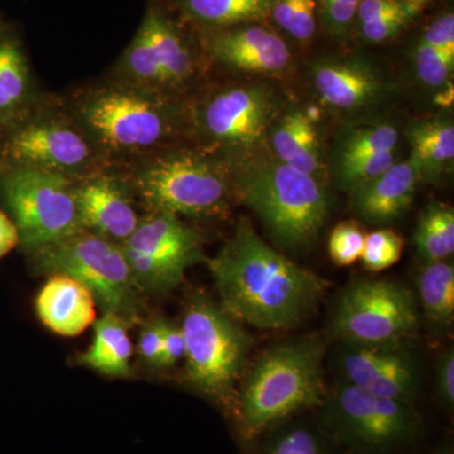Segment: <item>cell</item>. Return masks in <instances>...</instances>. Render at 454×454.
I'll return each mask as SVG.
<instances>
[{
	"mask_svg": "<svg viewBox=\"0 0 454 454\" xmlns=\"http://www.w3.org/2000/svg\"><path fill=\"white\" fill-rule=\"evenodd\" d=\"M214 278L221 309L235 321L286 330L315 312L330 282L265 243L247 217L231 238L205 262Z\"/></svg>",
	"mask_w": 454,
	"mask_h": 454,
	"instance_id": "cell-1",
	"label": "cell"
},
{
	"mask_svg": "<svg viewBox=\"0 0 454 454\" xmlns=\"http://www.w3.org/2000/svg\"><path fill=\"white\" fill-rule=\"evenodd\" d=\"M62 98L114 168L188 142L187 100L109 77L74 89Z\"/></svg>",
	"mask_w": 454,
	"mask_h": 454,
	"instance_id": "cell-2",
	"label": "cell"
},
{
	"mask_svg": "<svg viewBox=\"0 0 454 454\" xmlns=\"http://www.w3.org/2000/svg\"><path fill=\"white\" fill-rule=\"evenodd\" d=\"M325 343L318 337L286 340L262 352L245 372L235 426L255 441L303 411L324 404Z\"/></svg>",
	"mask_w": 454,
	"mask_h": 454,
	"instance_id": "cell-3",
	"label": "cell"
},
{
	"mask_svg": "<svg viewBox=\"0 0 454 454\" xmlns=\"http://www.w3.org/2000/svg\"><path fill=\"white\" fill-rule=\"evenodd\" d=\"M118 169L145 214L220 219L236 200L231 167L191 142L167 146Z\"/></svg>",
	"mask_w": 454,
	"mask_h": 454,
	"instance_id": "cell-4",
	"label": "cell"
},
{
	"mask_svg": "<svg viewBox=\"0 0 454 454\" xmlns=\"http://www.w3.org/2000/svg\"><path fill=\"white\" fill-rule=\"evenodd\" d=\"M210 59L192 27L151 0L133 40L106 77L145 91L188 100L206 85Z\"/></svg>",
	"mask_w": 454,
	"mask_h": 454,
	"instance_id": "cell-5",
	"label": "cell"
},
{
	"mask_svg": "<svg viewBox=\"0 0 454 454\" xmlns=\"http://www.w3.org/2000/svg\"><path fill=\"white\" fill-rule=\"evenodd\" d=\"M282 112L265 83H206L187 100L188 142L234 169L262 153Z\"/></svg>",
	"mask_w": 454,
	"mask_h": 454,
	"instance_id": "cell-6",
	"label": "cell"
},
{
	"mask_svg": "<svg viewBox=\"0 0 454 454\" xmlns=\"http://www.w3.org/2000/svg\"><path fill=\"white\" fill-rule=\"evenodd\" d=\"M232 172L236 199L258 215L278 243L300 249L316 240L330 212L322 179L262 153Z\"/></svg>",
	"mask_w": 454,
	"mask_h": 454,
	"instance_id": "cell-7",
	"label": "cell"
},
{
	"mask_svg": "<svg viewBox=\"0 0 454 454\" xmlns=\"http://www.w3.org/2000/svg\"><path fill=\"white\" fill-rule=\"evenodd\" d=\"M181 330L186 342L184 380L235 423L252 340L238 321L201 293L188 300Z\"/></svg>",
	"mask_w": 454,
	"mask_h": 454,
	"instance_id": "cell-8",
	"label": "cell"
},
{
	"mask_svg": "<svg viewBox=\"0 0 454 454\" xmlns=\"http://www.w3.org/2000/svg\"><path fill=\"white\" fill-rule=\"evenodd\" d=\"M0 163L32 167L73 181L114 168L56 95H46L26 121L0 139Z\"/></svg>",
	"mask_w": 454,
	"mask_h": 454,
	"instance_id": "cell-9",
	"label": "cell"
},
{
	"mask_svg": "<svg viewBox=\"0 0 454 454\" xmlns=\"http://www.w3.org/2000/svg\"><path fill=\"white\" fill-rule=\"evenodd\" d=\"M35 273L65 274L82 283L104 313L128 325L142 318L140 292L121 244L80 230L27 256Z\"/></svg>",
	"mask_w": 454,
	"mask_h": 454,
	"instance_id": "cell-10",
	"label": "cell"
},
{
	"mask_svg": "<svg viewBox=\"0 0 454 454\" xmlns=\"http://www.w3.org/2000/svg\"><path fill=\"white\" fill-rule=\"evenodd\" d=\"M318 409L325 434L360 454L396 452L423 432L422 418L413 404L345 380L334 385Z\"/></svg>",
	"mask_w": 454,
	"mask_h": 454,
	"instance_id": "cell-11",
	"label": "cell"
},
{
	"mask_svg": "<svg viewBox=\"0 0 454 454\" xmlns=\"http://www.w3.org/2000/svg\"><path fill=\"white\" fill-rule=\"evenodd\" d=\"M74 184L56 173L0 163V203L17 226L26 256L82 230Z\"/></svg>",
	"mask_w": 454,
	"mask_h": 454,
	"instance_id": "cell-12",
	"label": "cell"
},
{
	"mask_svg": "<svg viewBox=\"0 0 454 454\" xmlns=\"http://www.w3.org/2000/svg\"><path fill=\"white\" fill-rule=\"evenodd\" d=\"M121 247L139 291L151 294L177 288L188 269L206 259L199 230L167 212H146Z\"/></svg>",
	"mask_w": 454,
	"mask_h": 454,
	"instance_id": "cell-13",
	"label": "cell"
},
{
	"mask_svg": "<svg viewBox=\"0 0 454 454\" xmlns=\"http://www.w3.org/2000/svg\"><path fill=\"white\" fill-rule=\"evenodd\" d=\"M420 325L419 307L411 289L389 279H360L340 293L331 328L339 340H405Z\"/></svg>",
	"mask_w": 454,
	"mask_h": 454,
	"instance_id": "cell-14",
	"label": "cell"
},
{
	"mask_svg": "<svg viewBox=\"0 0 454 454\" xmlns=\"http://www.w3.org/2000/svg\"><path fill=\"white\" fill-rule=\"evenodd\" d=\"M337 364L345 381L360 389L413 405L419 394V367L404 340H340Z\"/></svg>",
	"mask_w": 454,
	"mask_h": 454,
	"instance_id": "cell-15",
	"label": "cell"
},
{
	"mask_svg": "<svg viewBox=\"0 0 454 454\" xmlns=\"http://www.w3.org/2000/svg\"><path fill=\"white\" fill-rule=\"evenodd\" d=\"M74 192L82 229L113 243L127 241L145 216L129 181L118 168L74 181Z\"/></svg>",
	"mask_w": 454,
	"mask_h": 454,
	"instance_id": "cell-16",
	"label": "cell"
},
{
	"mask_svg": "<svg viewBox=\"0 0 454 454\" xmlns=\"http://www.w3.org/2000/svg\"><path fill=\"white\" fill-rule=\"evenodd\" d=\"M196 33L211 64L227 70L278 74L284 73L292 62L288 44L276 32L259 23Z\"/></svg>",
	"mask_w": 454,
	"mask_h": 454,
	"instance_id": "cell-17",
	"label": "cell"
},
{
	"mask_svg": "<svg viewBox=\"0 0 454 454\" xmlns=\"http://www.w3.org/2000/svg\"><path fill=\"white\" fill-rule=\"evenodd\" d=\"M312 82L325 106L345 114L370 109L389 89L380 71L360 57H328L316 62Z\"/></svg>",
	"mask_w": 454,
	"mask_h": 454,
	"instance_id": "cell-18",
	"label": "cell"
},
{
	"mask_svg": "<svg viewBox=\"0 0 454 454\" xmlns=\"http://www.w3.org/2000/svg\"><path fill=\"white\" fill-rule=\"evenodd\" d=\"M46 94L33 79L25 47L9 29L0 31V139L28 118Z\"/></svg>",
	"mask_w": 454,
	"mask_h": 454,
	"instance_id": "cell-19",
	"label": "cell"
},
{
	"mask_svg": "<svg viewBox=\"0 0 454 454\" xmlns=\"http://www.w3.org/2000/svg\"><path fill=\"white\" fill-rule=\"evenodd\" d=\"M419 182L411 160L395 162L378 177L349 191L352 210L372 225L394 223L411 207Z\"/></svg>",
	"mask_w": 454,
	"mask_h": 454,
	"instance_id": "cell-20",
	"label": "cell"
},
{
	"mask_svg": "<svg viewBox=\"0 0 454 454\" xmlns=\"http://www.w3.org/2000/svg\"><path fill=\"white\" fill-rule=\"evenodd\" d=\"M97 301L92 293L73 277L49 276L35 298V312L50 331L76 337L97 321Z\"/></svg>",
	"mask_w": 454,
	"mask_h": 454,
	"instance_id": "cell-21",
	"label": "cell"
},
{
	"mask_svg": "<svg viewBox=\"0 0 454 454\" xmlns=\"http://www.w3.org/2000/svg\"><path fill=\"white\" fill-rule=\"evenodd\" d=\"M274 157L304 175L321 178L324 149L315 119L309 112L295 107L280 113L269 131Z\"/></svg>",
	"mask_w": 454,
	"mask_h": 454,
	"instance_id": "cell-22",
	"label": "cell"
},
{
	"mask_svg": "<svg viewBox=\"0 0 454 454\" xmlns=\"http://www.w3.org/2000/svg\"><path fill=\"white\" fill-rule=\"evenodd\" d=\"M195 31L250 25L270 14L273 0H162Z\"/></svg>",
	"mask_w": 454,
	"mask_h": 454,
	"instance_id": "cell-23",
	"label": "cell"
},
{
	"mask_svg": "<svg viewBox=\"0 0 454 454\" xmlns=\"http://www.w3.org/2000/svg\"><path fill=\"white\" fill-rule=\"evenodd\" d=\"M411 145V162L420 181L434 182L452 168L454 125L452 119L438 115L414 122L406 130Z\"/></svg>",
	"mask_w": 454,
	"mask_h": 454,
	"instance_id": "cell-24",
	"label": "cell"
},
{
	"mask_svg": "<svg viewBox=\"0 0 454 454\" xmlns=\"http://www.w3.org/2000/svg\"><path fill=\"white\" fill-rule=\"evenodd\" d=\"M128 330L129 325L121 317L104 313L95 321L91 346L76 357L77 365L112 378H129L133 345Z\"/></svg>",
	"mask_w": 454,
	"mask_h": 454,
	"instance_id": "cell-25",
	"label": "cell"
},
{
	"mask_svg": "<svg viewBox=\"0 0 454 454\" xmlns=\"http://www.w3.org/2000/svg\"><path fill=\"white\" fill-rule=\"evenodd\" d=\"M417 288L424 315L439 328L454 322V265L452 260L424 262L417 274Z\"/></svg>",
	"mask_w": 454,
	"mask_h": 454,
	"instance_id": "cell-26",
	"label": "cell"
},
{
	"mask_svg": "<svg viewBox=\"0 0 454 454\" xmlns=\"http://www.w3.org/2000/svg\"><path fill=\"white\" fill-rule=\"evenodd\" d=\"M414 245L424 262H442L454 253V211L443 202L427 206L418 220Z\"/></svg>",
	"mask_w": 454,
	"mask_h": 454,
	"instance_id": "cell-27",
	"label": "cell"
},
{
	"mask_svg": "<svg viewBox=\"0 0 454 454\" xmlns=\"http://www.w3.org/2000/svg\"><path fill=\"white\" fill-rule=\"evenodd\" d=\"M397 143L399 131L389 122L352 128L343 133L337 145L334 167L381 152H395Z\"/></svg>",
	"mask_w": 454,
	"mask_h": 454,
	"instance_id": "cell-28",
	"label": "cell"
},
{
	"mask_svg": "<svg viewBox=\"0 0 454 454\" xmlns=\"http://www.w3.org/2000/svg\"><path fill=\"white\" fill-rule=\"evenodd\" d=\"M267 434L256 454H331L324 433L309 424L284 423Z\"/></svg>",
	"mask_w": 454,
	"mask_h": 454,
	"instance_id": "cell-29",
	"label": "cell"
},
{
	"mask_svg": "<svg viewBox=\"0 0 454 454\" xmlns=\"http://www.w3.org/2000/svg\"><path fill=\"white\" fill-rule=\"evenodd\" d=\"M317 0H273L270 16L294 40L309 41L317 29Z\"/></svg>",
	"mask_w": 454,
	"mask_h": 454,
	"instance_id": "cell-30",
	"label": "cell"
},
{
	"mask_svg": "<svg viewBox=\"0 0 454 454\" xmlns=\"http://www.w3.org/2000/svg\"><path fill=\"white\" fill-rule=\"evenodd\" d=\"M403 247L404 240L395 231L389 229L376 230L365 236L360 259L367 270L382 271L399 262Z\"/></svg>",
	"mask_w": 454,
	"mask_h": 454,
	"instance_id": "cell-31",
	"label": "cell"
},
{
	"mask_svg": "<svg viewBox=\"0 0 454 454\" xmlns=\"http://www.w3.org/2000/svg\"><path fill=\"white\" fill-rule=\"evenodd\" d=\"M395 163V152H381L360 160L340 164L334 167L337 186L345 191H352L355 187L378 177L385 170Z\"/></svg>",
	"mask_w": 454,
	"mask_h": 454,
	"instance_id": "cell-32",
	"label": "cell"
},
{
	"mask_svg": "<svg viewBox=\"0 0 454 454\" xmlns=\"http://www.w3.org/2000/svg\"><path fill=\"white\" fill-rule=\"evenodd\" d=\"M418 76L429 88H442L450 82L454 68V57L433 49L422 40L414 51Z\"/></svg>",
	"mask_w": 454,
	"mask_h": 454,
	"instance_id": "cell-33",
	"label": "cell"
},
{
	"mask_svg": "<svg viewBox=\"0 0 454 454\" xmlns=\"http://www.w3.org/2000/svg\"><path fill=\"white\" fill-rule=\"evenodd\" d=\"M365 232L352 221H345L334 226L328 239V253L334 264L349 267L355 264L363 254Z\"/></svg>",
	"mask_w": 454,
	"mask_h": 454,
	"instance_id": "cell-34",
	"label": "cell"
},
{
	"mask_svg": "<svg viewBox=\"0 0 454 454\" xmlns=\"http://www.w3.org/2000/svg\"><path fill=\"white\" fill-rule=\"evenodd\" d=\"M419 9L417 5L405 3L395 11L382 14L365 25L357 26L361 38L367 43H381V42L389 41L413 22Z\"/></svg>",
	"mask_w": 454,
	"mask_h": 454,
	"instance_id": "cell-35",
	"label": "cell"
},
{
	"mask_svg": "<svg viewBox=\"0 0 454 454\" xmlns=\"http://www.w3.org/2000/svg\"><path fill=\"white\" fill-rule=\"evenodd\" d=\"M361 0H317L322 23L336 40L349 37L356 25V14Z\"/></svg>",
	"mask_w": 454,
	"mask_h": 454,
	"instance_id": "cell-36",
	"label": "cell"
},
{
	"mask_svg": "<svg viewBox=\"0 0 454 454\" xmlns=\"http://www.w3.org/2000/svg\"><path fill=\"white\" fill-rule=\"evenodd\" d=\"M164 319H152L146 322L138 340L139 356L148 365L160 367L162 355Z\"/></svg>",
	"mask_w": 454,
	"mask_h": 454,
	"instance_id": "cell-37",
	"label": "cell"
},
{
	"mask_svg": "<svg viewBox=\"0 0 454 454\" xmlns=\"http://www.w3.org/2000/svg\"><path fill=\"white\" fill-rule=\"evenodd\" d=\"M422 41L432 46L433 49L454 57V16L452 12L437 18L424 32Z\"/></svg>",
	"mask_w": 454,
	"mask_h": 454,
	"instance_id": "cell-38",
	"label": "cell"
},
{
	"mask_svg": "<svg viewBox=\"0 0 454 454\" xmlns=\"http://www.w3.org/2000/svg\"><path fill=\"white\" fill-rule=\"evenodd\" d=\"M186 354V342L181 325L164 321L162 355H160V367H172L184 358Z\"/></svg>",
	"mask_w": 454,
	"mask_h": 454,
	"instance_id": "cell-39",
	"label": "cell"
},
{
	"mask_svg": "<svg viewBox=\"0 0 454 454\" xmlns=\"http://www.w3.org/2000/svg\"><path fill=\"white\" fill-rule=\"evenodd\" d=\"M435 384L437 394L441 402L452 409L454 404V352L453 348H448L438 358L437 372H435Z\"/></svg>",
	"mask_w": 454,
	"mask_h": 454,
	"instance_id": "cell-40",
	"label": "cell"
},
{
	"mask_svg": "<svg viewBox=\"0 0 454 454\" xmlns=\"http://www.w3.org/2000/svg\"><path fill=\"white\" fill-rule=\"evenodd\" d=\"M17 247H20L17 226L8 216L7 212L0 210V259L4 258Z\"/></svg>",
	"mask_w": 454,
	"mask_h": 454,
	"instance_id": "cell-41",
	"label": "cell"
},
{
	"mask_svg": "<svg viewBox=\"0 0 454 454\" xmlns=\"http://www.w3.org/2000/svg\"><path fill=\"white\" fill-rule=\"evenodd\" d=\"M403 2L411 3V4L417 5V7L422 8L424 4L429 3L430 0H403Z\"/></svg>",
	"mask_w": 454,
	"mask_h": 454,
	"instance_id": "cell-42",
	"label": "cell"
},
{
	"mask_svg": "<svg viewBox=\"0 0 454 454\" xmlns=\"http://www.w3.org/2000/svg\"><path fill=\"white\" fill-rule=\"evenodd\" d=\"M434 454H453L452 450H448V448H444V450H438Z\"/></svg>",
	"mask_w": 454,
	"mask_h": 454,
	"instance_id": "cell-43",
	"label": "cell"
},
{
	"mask_svg": "<svg viewBox=\"0 0 454 454\" xmlns=\"http://www.w3.org/2000/svg\"><path fill=\"white\" fill-rule=\"evenodd\" d=\"M3 28H5L4 23H3L2 17H0V31H2Z\"/></svg>",
	"mask_w": 454,
	"mask_h": 454,
	"instance_id": "cell-44",
	"label": "cell"
}]
</instances>
